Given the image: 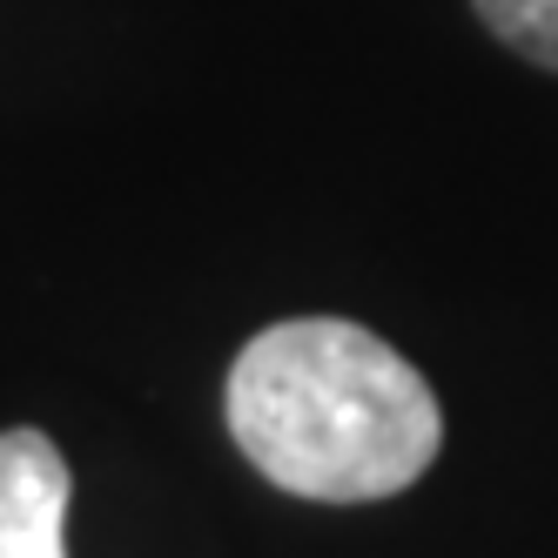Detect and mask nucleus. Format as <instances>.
<instances>
[{"label":"nucleus","mask_w":558,"mask_h":558,"mask_svg":"<svg viewBox=\"0 0 558 558\" xmlns=\"http://www.w3.org/2000/svg\"><path fill=\"white\" fill-rule=\"evenodd\" d=\"M74 477L48 430H0V558H68Z\"/></svg>","instance_id":"obj_2"},{"label":"nucleus","mask_w":558,"mask_h":558,"mask_svg":"<svg viewBox=\"0 0 558 558\" xmlns=\"http://www.w3.org/2000/svg\"><path fill=\"white\" fill-rule=\"evenodd\" d=\"M229 437L276 492L316 505L397 498L445 451L430 377L343 316H296L243 343L222 390Z\"/></svg>","instance_id":"obj_1"},{"label":"nucleus","mask_w":558,"mask_h":558,"mask_svg":"<svg viewBox=\"0 0 558 558\" xmlns=\"http://www.w3.org/2000/svg\"><path fill=\"white\" fill-rule=\"evenodd\" d=\"M471 8L511 54L558 74V0H471Z\"/></svg>","instance_id":"obj_3"}]
</instances>
